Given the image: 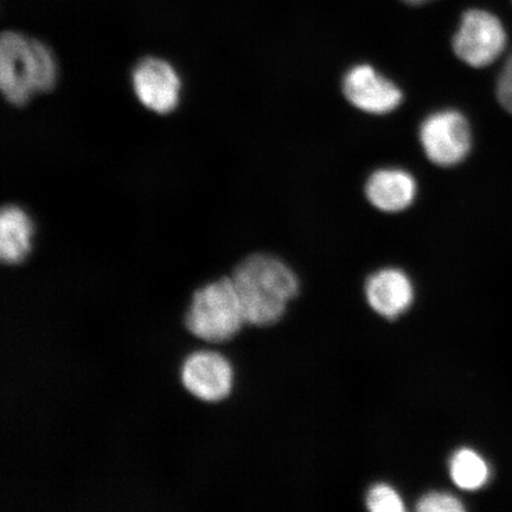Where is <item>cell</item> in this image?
<instances>
[{"mask_svg":"<svg viewBox=\"0 0 512 512\" xmlns=\"http://www.w3.org/2000/svg\"><path fill=\"white\" fill-rule=\"evenodd\" d=\"M131 86L140 105L156 114L174 113L182 101V76L162 57L145 56L134 64Z\"/></svg>","mask_w":512,"mask_h":512,"instance_id":"obj_4","label":"cell"},{"mask_svg":"<svg viewBox=\"0 0 512 512\" xmlns=\"http://www.w3.org/2000/svg\"><path fill=\"white\" fill-rule=\"evenodd\" d=\"M245 323V312L232 277H222L197 288L184 317L185 328L192 336L214 344L229 342Z\"/></svg>","mask_w":512,"mask_h":512,"instance_id":"obj_3","label":"cell"},{"mask_svg":"<svg viewBox=\"0 0 512 512\" xmlns=\"http://www.w3.org/2000/svg\"><path fill=\"white\" fill-rule=\"evenodd\" d=\"M497 96L501 105L512 113V55L509 57L497 85Z\"/></svg>","mask_w":512,"mask_h":512,"instance_id":"obj_15","label":"cell"},{"mask_svg":"<svg viewBox=\"0 0 512 512\" xmlns=\"http://www.w3.org/2000/svg\"><path fill=\"white\" fill-rule=\"evenodd\" d=\"M505 44L507 34L501 21L490 12L479 9L465 12L453 38L454 53L475 68L495 62L503 53Z\"/></svg>","mask_w":512,"mask_h":512,"instance_id":"obj_6","label":"cell"},{"mask_svg":"<svg viewBox=\"0 0 512 512\" xmlns=\"http://www.w3.org/2000/svg\"><path fill=\"white\" fill-rule=\"evenodd\" d=\"M450 472L453 482L463 490H478L488 482L489 467L475 451L463 448L451 459Z\"/></svg>","mask_w":512,"mask_h":512,"instance_id":"obj_12","label":"cell"},{"mask_svg":"<svg viewBox=\"0 0 512 512\" xmlns=\"http://www.w3.org/2000/svg\"><path fill=\"white\" fill-rule=\"evenodd\" d=\"M181 381L196 399L216 403L232 393L234 369L226 356L217 351L192 352L182 363Z\"/></svg>","mask_w":512,"mask_h":512,"instance_id":"obj_7","label":"cell"},{"mask_svg":"<svg viewBox=\"0 0 512 512\" xmlns=\"http://www.w3.org/2000/svg\"><path fill=\"white\" fill-rule=\"evenodd\" d=\"M403 2H406L408 4H413V5H420V4L430 2V0H403Z\"/></svg>","mask_w":512,"mask_h":512,"instance_id":"obj_16","label":"cell"},{"mask_svg":"<svg viewBox=\"0 0 512 512\" xmlns=\"http://www.w3.org/2000/svg\"><path fill=\"white\" fill-rule=\"evenodd\" d=\"M36 226L27 209L6 204L0 213V259L15 266L28 258L34 242Z\"/></svg>","mask_w":512,"mask_h":512,"instance_id":"obj_11","label":"cell"},{"mask_svg":"<svg viewBox=\"0 0 512 512\" xmlns=\"http://www.w3.org/2000/svg\"><path fill=\"white\" fill-rule=\"evenodd\" d=\"M464 509V505L457 497L445 492H431L416 504V510L420 512H460Z\"/></svg>","mask_w":512,"mask_h":512,"instance_id":"obj_14","label":"cell"},{"mask_svg":"<svg viewBox=\"0 0 512 512\" xmlns=\"http://www.w3.org/2000/svg\"><path fill=\"white\" fill-rule=\"evenodd\" d=\"M419 138L427 158L443 168L462 163L471 150L470 125L456 110L428 115L420 126Z\"/></svg>","mask_w":512,"mask_h":512,"instance_id":"obj_5","label":"cell"},{"mask_svg":"<svg viewBox=\"0 0 512 512\" xmlns=\"http://www.w3.org/2000/svg\"><path fill=\"white\" fill-rule=\"evenodd\" d=\"M59 78V62L47 44L21 32H3L0 38V89L8 104L28 105L35 96L53 91Z\"/></svg>","mask_w":512,"mask_h":512,"instance_id":"obj_2","label":"cell"},{"mask_svg":"<svg viewBox=\"0 0 512 512\" xmlns=\"http://www.w3.org/2000/svg\"><path fill=\"white\" fill-rule=\"evenodd\" d=\"M232 279L246 322L260 328L278 323L299 292L296 274L270 254L247 256L235 267Z\"/></svg>","mask_w":512,"mask_h":512,"instance_id":"obj_1","label":"cell"},{"mask_svg":"<svg viewBox=\"0 0 512 512\" xmlns=\"http://www.w3.org/2000/svg\"><path fill=\"white\" fill-rule=\"evenodd\" d=\"M367 507L374 512H402L405 504L392 486L377 484L370 489L367 496Z\"/></svg>","mask_w":512,"mask_h":512,"instance_id":"obj_13","label":"cell"},{"mask_svg":"<svg viewBox=\"0 0 512 512\" xmlns=\"http://www.w3.org/2000/svg\"><path fill=\"white\" fill-rule=\"evenodd\" d=\"M366 296L371 309L384 318L395 319L412 305L414 291L405 273L396 268H384L370 275Z\"/></svg>","mask_w":512,"mask_h":512,"instance_id":"obj_9","label":"cell"},{"mask_svg":"<svg viewBox=\"0 0 512 512\" xmlns=\"http://www.w3.org/2000/svg\"><path fill=\"white\" fill-rule=\"evenodd\" d=\"M416 192L415 178L409 172L396 168L375 171L366 185L369 202L386 213H400L411 207Z\"/></svg>","mask_w":512,"mask_h":512,"instance_id":"obj_10","label":"cell"},{"mask_svg":"<svg viewBox=\"0 0 512 512\" xmlns=\"http://www.w3.org/2000/svg\"><path fill=\"white\" fill-rule=\"evenodd\" d=\"M343 93L358 110L377 115L395 111L403 99L400 88L368 64H360L345 74Z\"/></svg>","mask_w":512,"mask_h":512,"instance_id":"obj_8","label":"cell"}]
</instances>
